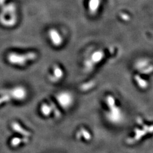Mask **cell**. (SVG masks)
<instances>
[{
  "mask_svg": "<svg viewBox=\"0 0 153 153\" xmlns=\"http://www.w3.org/2000/svg\"><path fill=\"white\" fill-rule=\"evenodd\" d=\"M59 100L63 107H67L71 103V97L67 94H63L59 97Z\"/></svg>",
  "mask_w": 153,
  "mask_h": 153,
  "instance_id": "3",
  "label": "cell"
},
{
  "mask_svg": "<svg viewBox=\"0 0 153 153\" xmlns=\"http://www.w3.org/2000/svg\"><path fill=\"white\" fill-rule=\"evenodd\" d=\"M81 131H82V133L83 134L84 137L86 140H89L90 138V134L88 133V131H86V130H85L83 129H81Z\"/></svg>",
  "mask_w": 153,
  "mask_h": 153,
  "instance_id": "9",
  "label": "cell"
},
{
  "mask_svg": "<svg viewBox=\"0 0 153 153\" xmlns=\"http://www.w3.org/2000/svg\"><path fill=\"white\" fill-rule=\"evenodd\" d=\"M103 57V53L102 52L98 51L95 53H94L93 56L91 57V60L94 62H98L100 60H102V59ZM91 60V61H92Z\"/></svg>",
  "mask_w": 153,
  "mask_h": 153,
  "instance_id": "7",
  "label": "cell"
},
{
  "mask_svg": "<svg viewBox=\"0 0 153 153\" xmlns=\"http://www.w3.org/2000/svg\"><path fill=\"white\" fill-rule=\"evenodd\" d=\"M12 128H13V129L14 131H16L18 133H20V134H21L25 136H29L30 135V133L29 132H28L26 130L23 129L22 127L16 123H13Z\"/></svg>",
  "mask_w": 153,
  "mask_h": 153,
  "instance_id": "4",
  "label": "cell"
},
{
  "mask_svg": "<svg viewBox=\"0 0 153 153\" xmlns=\"http://www.w3.org/2000/svg\"><path fill=\"white\" fill-rule=\"evenodd\" d=\"M53 76L55 81H57L61 79L63 76V71L60 67L58 66H55L53 68Z\"/></svg>",
  "mask_w": 153,
  "mask_h": 153,
  "instance_id": "5",
  "label": "cell"
},
{
  "mask_svg": "<svg viewBox=\"0 0 153 153\" xmlns=\"http://www.w3.org/2000/svg\"><path fill=\"white\" fill-rule=\"evenodd\" d=\"M49 36L52 44L56 46H59L62 43V39L60 33L56 30L52 29L49 30Z\"/></svg>",
  "mask_w": 153,
  "mask_h": 153,
  "instance_id": "2",
  "label": "cell"
},
{
  "mask_svg": "<svg viewBox=\"0 0 153 153\" xmlns=\"http://www.w3.org/2000/svg\"><path fill=\"white\" fill-rule=\"evenodd\" d=\"M52 107L50 105L47 104H43L41 107V111L42 114L45 116H48L52 111Z\"/></svg>",
  "mask_w": 153,
  "mask_h": 153,
  "instance_id": "6",
  "label": "cell"
},
{
  "mask_svg": "<svg viewBox=\"0 0 153 153\" xmlns=\"http://www.w3.org/2000/svg\"><path fill=\"white\" fill-rule=\"evenodd\" d=\"M21 139L14 138L11 140V144L13 146H16L18 145H19L21 143Z\"/></svg>",
  "mask_w": 153,
  "mask_h": 153,
  "instance_id": "8",
  "label": "cell"
},
{
  "mask_svg": "<svg viewBox=\"0 0 153 153\" xmlns=\"http://www.w3.org/2000/svg\"><path fill=\"white\" fill-rule=\"evenodd\" d=\"M14 59H13V60L11 61L21 65H24L28 61L33 60L36 58V54L34 52H29L26 55H14Z\"/></svg>",
  "mask_w": 153,
  "mask_h": 153,
  "instance_id": "1",
  "label": "cell"
}]
</instances>
